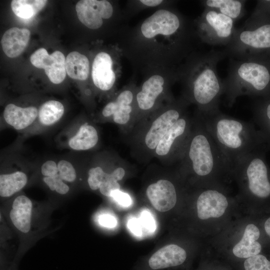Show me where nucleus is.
Listing matches in <instances>:
<instances>
[{
  "label": "nucleus",
  "instance_id": "obj_25",
  "mask_svg": "<svg viewBox=\"0 0 270 270\" xmlns=\"http://www.w3.org/2000/svg\"><path fill=\"white\" fill-rule=\"evenodd\" d=\"M98 142V134L94 126L88 123L82 125L76 134L68 141V146L76 150H86L94 148Z\"/></svg>",
  "mask_w": 270,
  "mask_h": 270
},
{
  "label": "nucleus",
  "instance_id": "obj_5",
  "mask_svg": "<svg viewBox=\"0 0 270 270\" xmlns=\"http://www.w3.org/2000/svg\"><path fill=\"white\" fill-rule=\"evenodd\" d=\"M178 160L183 168L200 178H208L223 170H232L196 112Z\"/></svg>",
  "mask_w": 270,
  "mask_h": 270
},
{
  "label": "nucleus",
  "instance_id": "obj_30",
  "mask_svg": "<svg viewBox=\"0 0 270 270\" xmlns=\"http://www.w3.org/2000/svg\"><path fill=\"white\" fill-rule=\"evenodd\" d=\"M174 0H132L127 1V4L124 10L128 18L140 12L150 8H160L174 4Z\"/></svg>",
  "mask_w": 270,
  "mask_h": 270
},
{
  "label": "nucleus",
  "instance_id": "obj_37",
  "mask_svg": "<svg viewBox=\"0 0 270 270\" xmlns=\"http://www.w3.org/2000/svg\"><path fill=\"white\" fill-rule=\"evenodd\" d=\"M41 172L44 176H54L58 174V164L53 160H47L42 164Z\"/></svg>",
  "mask_w": 270,
  "mask_h": 270
},
{
  "label": "nucleus",
  "instance_id": "obj_32",
  "mask_svg": "<svg viewBox=\"0 0 270 270\" xmlns=\"http://www.w3.org/2000/svg\"><path fill=\"white\" fill-rule=\"evenodd\" d=\"M245 270H270V261L262 254L248 258L244 262Z\"/></svg>",
  "mask_w": 270,
  "mask_h": 270
},
{
  "label": "nucleus",
  "instance_id": "obj_26",
  "mask_svg": "<svg viewBox=\"0 0 270 270\" xmlns=\"http://www.w3.org/2000/svg\"><path fill=\"white\" fill-rule=\"evenodd\" d=\"M66 70L72 78L86 80L90 72V63L85 55L78 52H70L66 58Z\"/></svg>",
  "mask_w": 270,
  "mask_h": 270
},
{
  "label": "nucleus",
  "instance_id": "obj_20",
  "mask_svg": "<svg viewBox=\"0 0 270 270\" xmlns=\"http://www.w3.org/2000/svg\"><path fill=\"white\" fill-rule=\"evenodd\" d=\"M38 109L32 106L22 108L13 104L6 105L3 116L5 122L17 130H23L32 124L38 116Z\"/></svg>",
  "mask_w": 270,
  "mask_h": 270
},
{
  "label": "nucleus",
  "instance_id": "obj_35",
  "mask_svg": "<svg viewBox=\"0 0 270 270\" xmlns=\"http://www.w3.org/2000/svg\"><path fill=\"white\" fill-rule=\"evenodd\" d=\"M138 219L144 231L145 230L150 232L155 230L156 224L154 220L149 212L143 211Z\"/></svg>",
  "mask_w": 270,
  "mask_h": 270
},
{
  "label": "nucleus",
  "instance_id": "obj_38",
  "mask_svg": "<svg viewBox=\"0 0 270 270\" xmlns=\"http://www.w3.org/2000/svg\"><path fill=\"white\" fill-rule=\"evenodd\" d=\"M100 224L108 228H112L117 224V220L113 216L105 214L101 215L98 219Z\"/></svg>",
  "mask_w": 270,
  "mask_h": 270
},
{
  "label": "nucleus",
  "instance_id": "obj_31",
  "mask_svg": "<svg viewBox=\"0 0 270 270\" xmlns=\"http://www.w3.org/2000/svg\"><path fill=\"white\" fill-rule=\"evenodd\" d=\"M112 171L110 173L106 172L100 166L90 168L88 170V178L90 189L94 190L99 189L103 182L110 176Z\"/></svg>",
  "mask_w": 270,
  "mask_h": 270
},
{
  "label": "nucleus",
  "instance_id": "obj_13",
  "mask_svg": "<svg viewBox=\"0 0 270 270\" xmlns=\"http://www.w3.org/2000/svg\"><path fill=\"white\" fill-rule=\"evenodd\" d=\"M79 20L91 30H98L111 19L126 18L124 10L106 0H81L76 6Z\"/></svg>",
  "mask_w": 270,
  "mask_h": 270
},
{
  "label": "nucleus",
  "instance_id": "obj_23",
  "mask_svg": "<svg viewBox=\"0 0 270 270\" xmlns=\"http://www.w3.org/2000/svg\"><path fill=\"white\" fill-rule=\"evenodd\" d=\"M254 120L268 146H270V96L258 98L252 106Z\"/></svg>",
  "mask_w": 270,
  "mask_h": 270
},
{
  "label": "nucleus",
  "instance_id": "obj_8",
  "mask_svg": "<svg viewBox=\"0 0 270 270\" xmlns=\"http://www.w3.org/2000/svg\"><path fill=\"white\" fill-rule=\"evenodd\" d=\"M190 104L182 96L167 102L148 118L140 122L142 126L136 142L143 152L150 156L170 128L188 112Z\"/></svg>",
  "mask_w": 270,
  "mask_h": 270
},
{
  "label": "nucleus",
  "instance_id": "obj_36",
  "mask_svg": "<svg viewBox=\"0 0 270 270\" xmlns=\"http://www.w3.org/2000/svg\"><path fill=\"white\" fill-rule=\"evenodd\" d=\"M110 197L122 206H129L132 203L130 196L128 193L122 192L120 190L112 192Z\"/></svg>",
  "mask_w": 270,
  "mask_h": 270
},
{
  "label": "nucleus",
  "instance_id": "obj_22",
  "mask_svg": "<svg viewBox=\"0 0 270 270\" xmlns=\"http://www.w3.org/2000/svg\"><path fill=\"white\" fill-rule=\"evenodd\" d=\"M32 202L27 196L21 195L13 202L10 216L14 225L20 232L26 233L30 228Z\"/></svg>",
  "mask_w": 270,
  "mask_h": 270
},
{
  "label": "nucleus",
  "instance_id": "obj_4",
  "mask_svg": "<svg viewBox=\"0 0 270 270\" xmlns=\"http://www.w3.org/2000/svg\"><path fill=\"white\" fill-rule=\"evenodd\" d=\"M223 84L224 103L228 107L241 96L261 98L270 96V56L230 59Z\"/></svg>",
  "mask_w": 270,
  "mask_h": 270
},
{
  "label": "nucleus",
  "instance_id": "obj_17",
  "mask_svg": "<svg viewBox=\"0 0 270 270\" xmlns=\"http://www.w3.org/2000/svg\"><path fill=\"white\" fill-rule=\"evenodd\" d=\"M228 206L226 196L216 190L202 192L196 202L198 217L201 220L219 218L222 216Z\"/></svg>",
  "mask_w": 270,
  "mask_h": 270
},
{
  "label": "nucleus",
  "instance_id": "obj_1",
  "mask_svg": "<svg viewBox=\"0 0 270 270\" xmlns=\"http://www.w3.org/2000/svg\"><path fill=\"white\" fill-rule=\"evenodd\" d=\"M158 8L120 36L118 46L134 70L143 76L160 68L179 66L200 42L194 20L174 6Z\"/></svg>",
  "mask_w": 270,
  "mask_h": 270
},
{
  "label": "nucleus",
  "instance_id": "obj_10",
  "mask_svg": "<svg viewBox=\"0 0 270 270\" xmlns=\"http://www.w3.org/2000/svg\"><path fill=\"white\" fill-rule=\"evenodd\" d=\"M194 22L200 42L212 46H226L236 30L232 19L210 8H204Z\"/></svg>",
  "mask_w": 270,
  "mask_h": 270
},
{
  "label": "nucleus",
  "instance_id": "obj_6",
  "mask_svg": "<svg viewBox=\"0 0 270 270\" xmlns=\"http://www.w3.org/2000/svg\"><path fill=\"white\" fill-rule=\"evenodd\" d=\"M223 50L230 59L270 56V14L254 10Z\"/></svg>",
  "mask_w": 270,
  "mask_h": 270
},
{
  "label": "nucleus",
  "instance_id": "obj_16",
  "mask_svg": "<svg viewBox=\"0 0 270 270\" xmlns=\"http://www.w3.org/2000/svg\"><path fill=\"white\" fill-rule=\"evenodd\" d=\"M146 194L153 206L158 211L164 212L174 206L177 194L174 184L166 179H160L150 184Z\"/></svg>",
  "mask_w": 270,
  "mask_h": 270
},
{
  "label": "nucleus",
  "instance_id": "obj_40",
  "mask_svg": "<svg viewBox=\"0 0 270 270\" xmlns=\"http://www.w3.org/2000/svg\"><path fill=\"white\" fill-rule=\"evenodd\" d=\"M264 227L266 233L270 237V218L266 221Z\"/></svg>",
  "mask_w": 270,
  "mask_h": 270
},
{
  "label": "nucleus",
  "instance_id": "obj_18",
  "mask_svg": "<svg viewBox=\"0 0 270 270\" xmlns=\"http://www.w3.org/2000/svg\"><path fill=\"white\" fill-rule=\"evenodd\" d=\"M186 258V253L184 248L171 244L155 252L148 260V265L152 270H162L180 266Z\"/></svg>",
  "mask_w": 270,
  "mask_h": 270
},
{
  "label": "nucleus",
  "instance_id": "obj_24",
  "mask_svg": "<svg viewBox=\"0 0 270 270\" xmlns=\"http://www.w3.org/2000/svg\"><path fill=\"white\" fill-rule=\"evenodd\" d=\"M246 2L241 0H206L201 1V2L204 8L214 9L235 22L245 15Z\"/></svg>",
  "mask_w": 270,
  "mask_h": 270
},
{
  "label": "nucleus",
  "instance_id": "obj_14",
  "mask_svg": "<svg viewBox=\"0 0 270 270\" xmlns=\"http://www.w3.org/2000/svg\"><path fill=\"white\" fill-rule=\"evenodd\" d=\"M192 122V117L186 112L163 136L153 156L164 160H178L190 133Z\"/></svg>",
  "mask_w": 270,
  "mask_h": 270
},
{
  "label": "nucleus",
  "instance_id": "obj_9",
  "mask_svg": "<svg viewBox=\"0 0 270 270\" xmlns=\"http://www.w3.org/2000/svg\"><path fill=\"white\" fill-rule=\"evenodd\" d=\"M268 149L260 148L242 157L232 169L246 177L248 192L260 198L270 196V169L266 158Z\"/></svg>",
  "mask_w": 270,
  "mask_h": 270
},
{
  "label": "nucleus",
  "instance_id": "obj_33",
  "mask_svg": "<svg viewBox=\"0 0 270 270\" xmlns=\"http://www.w3.org/2000/svg\"><path fill=\"white\" fill-rule=\"evenodd\" d=\"M43 180L50 190H56L60 194H66L69 191V186L62 181L58 174L54 176H44Z\"/></svg>",
  "mask_w": 270,
  "mask_h": 270
},
{
  "label": "nucleus",
  "instance_id": "obj_27",
  "mask_svg": "<svg viewBox=\"0 0 270 270\" xmlns=\"http://www.w3.org/2000/svg\"><path fill=\"white\" fill-rule=\"evenodd\" d=\"M28 178L22 172L16 171L0 176V195L9 197L21 190L26 184Z\"/></svg>",
  "mask_w": 270,
  "mask_h": 270
},
{
  "label": "nucleus",
  "instance_id": "obj_2",
  "mask_svg": "<svg viewBox=\"0 0 270 270\" xmlns=\"http://www.w3.org/2000/svg\"><path fill=\"white\" fill-rule=\"evenodd\" d=\"M222 50L193 52L178 67L182 96L196 112L204 114L219 110L224 84L217 72V65L226 58Z\"/></svg>",
  "mask_w": 270,
  "mask_h": 270
},
{
  "label": "nucleus",
  "instance_id": "obj_19",
  "mask_svg": "<svg viewBox=\"0 0 270 270\" xmlns=\"http://www.w3.org/2000/svg\"><path fill=\"white\" fill-rule=\"evenodd\" d=\"M30 32L26 28L14 27L7 30L3 34L1 44L4 54L9 58L20 56L26 48Z\"/></svg>",
  "mask_w": 270,
  "mask_h": 270
},
{
  "label": "nucleus",
  "instance_id": "obj_29",
  "mask_svg": "<svg viewBox=\"0 0 270 270\" xmlns=\"http://www.w3.org/2000/svg\"><path fill=\"white\" fill-rule=\"evenodd\" d=\"M64 112L63 104L60 102L50 100L44 103L38 110L40 122L44 126H51L58 122Z\"/></svg>",
  "mask_w": 270,
  "mask_h": 270
},
{
  "label": "nucleus",
  "instance_id": "obj_34",
  "mask_svg": "<svg viewBox=\"0 0 270 270\" xmlns=\"http://www.w3.org/2000/svg\"><path fill=\"white\" fill-rule=\"evenodd\" d=\"M58 174L62 180L73 182L75 180L76 174L72 164L68 161L60 160L58 164Z\"/></svg>",
  "mask_w": 270,
  "mask_h": 270
},
{
  "label": "nucleus",
  "instance_id": "obj_28",
  "mask_svg": "<svg viewBox=\"0 0 270 270\" xmlns=\"http://www.w3.org/2000/svg\"><path fill=\"white\" fill-rule=\"evenodd\" d=\"M47 2L46 0H13L10 6L16 16L23 19H29L39 12Z\"/></svg>",
  "mask_w": 270,
  "mask_h": 270
},
{
  "label": "nucleus",
  "instance_id": "obj_11",
  "mask_svg": "<svg viewBox=\"0 0 270 270\" xmlns=\"http://www.w3.org/2000/svg\"><path fill=\"white\" fill-rule=\"evenodd\" d=\"M136 78L134 74L128 83L115 94L102 111L104 118L111 119L122 130H132L137 122L136 95L138 86Z\"/></svg>",
  "mask_w": 270,
  "mask_h": 270
},
{
  "label": "nucleus",
  "instance_id": "obj_15",
  "mask_svg": "<svg viewBox=\"0 0 270 270\" xmlns=\"http://www.w3.org/2000/svg\"><path fill=\"white\" fill-rule=\"evenodd\" d=\"M30 61L34 66L44 69L46 75L52 83L58 84L64 80L66 58L61 52L56 50L49 54L45 48H42L31 55Z\"/></svg>",
  "mask_w": 270,
  "mask_h": 270
},
{
  "label": "nucleus",
  "instance_id": "obj_21",
  "mask_svg": "<svg viewBox=\"0 0 270 270\" xmlns=\"http://www.w3.org/2000/svg\"><path fill=\"white\" fill-rule=\"evenodd\" d=\"M260 236L258 228L254 224H248L245 228L242 238L233 248L234 255L238 258H248L258 254L262 246L256 240Z\"/></svg>",
  "mask_w": 270,
  "mask_h": 270
},
{
  "label": "nucleus",
  "instance_id": "obj_3",
  "mask_svg": "<svg viewBox=\"0 0 270 270\" xmlns=\"http://www.w3.org/2000/svg\"><path fill=\"white\" fill-rule=\"evenodd\" d=\"M206 129L232 169L240 158L267 145L260 132L251 122L228 116L220 110L202 114Z\"/></svg>",
  "mask_w": 270,
  "mask_h": 270
},
{
  "label": "nucleus",
  "instance_id": "obj_12",
  "mask_svg": "<svg viewBox=\"0 0 270 270\" xmlns=\"http://www.w3.org/2000/svg\"><path fill=\"white\" fill-rule=\"evenodd\" d=\"M124 56L118 45L112 52L101 50L94 57L91 77L94 86L102 92L114 91L122 74L121 58Z\"/></svg>",
  "mask_w": 270,
  "mask_h": 270
},
{
  "label": "nucleus",
  "instance_id": "obj_39",
  "mask_svg": "<svg viewBox=\"0 0 270 270\" xmlns=\"http://www.w3.org/2000/svg\"><path fill=\"white\" fill-rule=\"evenodd\" d=\"M128 226L130 230L136 236H141L144 232L138 218H133L129 220Z\"/></svg>",
  "mask_w": 270,
  "mask_h": 270
},
{
  "label": "nucleus",
  "instance_id": "obj_7",
  "mask_svg": "<svg viewBox=\"0 0 270 270\" xmlns=\"http://www.w3.org/2000/svg\"><path fill=\"white\" fill-rule=\"evenodd\" d=\"M178 67L153 70L144 76L136 95L137 122L145 120L165 103L175 99L172 88L178 82Z\"/></svg>",
  "mask_w": 270,
  "mask_h": 270
}]
</instances>
